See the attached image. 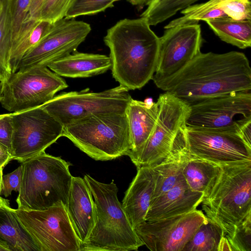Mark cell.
Masks as SVG:
<instances>
[{
  "mask_svg": "<svg viewBox=\"0 0 251 251\" xmlns=\"http://www.w3.org/2000/svg\"><path fill=\"white\" fill-rule=\"evenodd\" d=\"M188 105L232 92L251 91V68L243 52H200L181 70L154 82Z\"/></svg>",
  "mask_w": 251,
  "mask_h": 251,
  "instance_id": "6da1fadb",
  "label": "cell"
},
{
  "mask_svg": "<svg viewBox=\"0 0 251 251\" xmlns=\"http://www.w3.org/2000/svg\"><path fill=\"white\" fill-rule=\"evenodd\" d=\"M110 50L113 78L128 90L140 89L155 72L159 37L147 21L124 19L109 28L103 38Z\"/></svg>",
  "mask_w": 251,
  "mask_h": 251,
  "instance_id": "7a4b0ae2",
  "label": "cell"
},
{
  "mask_svg": "<svg viewBox=\"0 0 251 251\" xmlns=\"http://www.w3.org/2000/svg\"><path fill=\"white\" fill-rule=\"evenodd\" d=\"M84 179L94 198L96 219L89 237L81 245V251L138 250L144 244L118 200V189L114 180L104 183L88 175Z\"/></svg>",
  "mask_w": 251,
  "mask_h": 251,
  "instance_id": "3957f363",
  "label": "cell"
},
{
  "mask_svg": "<svg viewBox=\"0 0 251 251\" xmlns=\"http://www.w3.org/2000/svg\"><path fill=\"white\" fill-rule=\"evenodd\" d=\"M220 165L221 173L201 203L206 217L218 225L227 239L251 213V160Z\"/></svg>",
  "mask_w": 251,
  "mask_h": 251,
  "instance_id": "277c9868",
  "label": "cell"
},
{
  "mask_svg": "<svg viewBox=\"0 0 251 251\" xmlns=\"http://www.w3.org/2000/svg\"><path fill=\"white\" fill-rule=\"evenodd\" d=\"M21 163L18 209L43 210L54 206H67L73 178L69 162L43 151Z\"/></svg>",
  "mask_w": 251,
  "mask_h": 251,
  "instance_id": "5b68a950",
  "label": "cell"
},
{
  "mask_svg": "<svg viewBox=\"0 0 251 251\" xmlns=\"http://www.w3.org/2000/svg\"><path fill=\"white\" fill-rule=\"evenodd\" d=\"M63 136L96 160L127 155L130 150L126 112L90 114L64 126Z\"/></svg>",
  "mask_w": 251,
  "mask_h": 251,
  "instance_id": "8992f818",
  "label": "cell"
},
{
  "mask_svg": "<svg viewBox=\"0 0 251 251\" xmlns=\"http://www.w3.org/2000/svg\"><path fill=\"white\" fill-rule=\"evenodd\" d=\"M1 83L2 107L12 113L40 106L68 85L47 67L35 66L12 74Z\"/></svg>",
  "mask_w": 251,
  "mask_h": 251,
  "instance_id": "52a82bcc",
  "label": "cell"
},
{
  "mask_svg": "<svg viewBox=\"0 0 251 251\" xmlns=\"http://www.w3.org/2000/svg\"><path fill=\"white\" fill-rule=\"evenodd\" d=\"M129 91L120 85L97 92H63L41 106L64 126L90 114L125 113L132 98Z\"/></svg>",
  "mask_w": 251,
  "mask_h": 251,
  "instance_id": "ba28073f",
  "label": "cell"
},
{
  "mask_svg": "<svg viewBox=\"0 0 251 251\" xmlns=\"http://www.w3.org/2000/svg\"><path fill=\"white\" fill-rule=\"evenodd\" d=\"M251 122V91L232 92L189 105L186 127L241 130Z\"/></svg>",
  "mask_w": 251,
  "mask_h": 251,
  "instance_id": "9c48e42d",
  "label": "cell"
},
{
  "mask_svg": "<svg viewBox=\"0 0 251 251\" xmlns=\"http://www.w3.org/2000/svg\"><path fill=\"white\" fill-rule=\"evenodd\" d=\"M15 211L40 251H81V242L64 205Z\"/></svg>",
  "mask_w": 251,
  "mask_h": 251,
  "instance_id": "30bf717a",
  "label": "cell"
},
{
  "mask_svg": "<svg viewBox=\"0 0 251 251\" xmlns=\"http://www.w3.org/2000/svg\"><path fill=\"white\" fill-rule=\"evenodd\" d=\"M11 117V160L21 162L37 155L63 136L64 126L41 106Z\"/></svg>",
  "mask_w": 251,
  "mask_h": 251,
  "instance_id": "8fae6325",
  "label": "cell"
},
{
  "mask_svg": "<svg viewBox=\"0 0 251 251\" xmlns=\"http://www.w3.org/2000/svg\"><path fill=\"white\" fill-rule=\"evenodd\" d=\"M157 101L158 113L151 134L140 151L130 158L137 169L151 166L164 158L184 126L189 105L167 92L160 95Z\"/></svg>",
  "mask_w": 251,
  "mask_h": 251,
  "instance_id": "7c38bea8",
  "label": "cell"
},
{
  "mask_svg": "<svg viewBox=\"0 0 251 251\" xmlns=\"http://www.w3.org/2000/svg\"><path fill=\"white\" fill-rule=\"evenodd\" d=\"M91 30L83 21L62 19L53 23L40 42L21 59L17 71L35 66L47 67L75 51Z\"/></svg>",
  "mask_w": 251,
  "mask_h": 251,
  "instance_id": "4fadbf2b",
  "label": "cell"
},
{
  "mask_svg": "<svg viewBox=\"0 0 251 251\" xmlns=\"http://www.w3.org/2000/svg\"><path fill=\"white\" fill-rule=\"evenodd\" d=\"M242 129H197L184 126V132L191 154L220 165L251 160V146L243 138Z\"/></svg>",
  "mask_w": 251,
  "mask_h": 251,
  "instance_id": "5bb4252c",
  "label": "cell"
},
{
  "mask_svg": "<svg viewBox=\"0 0 251 251\" xmlns=\"http://www.w3.org/2000/svg\"><path fill=\"white\" fill-rule=\"evenodd\" d=\"M206 221L202 211L196 209L161 220L145 221L134 229L144 245L151 251H182Z\"/></svg>",
  "mask_w": 251,
  "mask_h": 251,
  "instance_id": "9a60e30c",
  "label": "cell"
},
{
  "mask_svg": "<svg viewBox=\"0 0 251 251\" xmlns=\"http://www.w3.org/2000/svg\"><path fill=\"white\" fill-rule=\"evenodd\" d=\"M165 29L159 38L158 60L151 79L153 82L174 75L201 52L202 40L198 23Z\"/></svg>",
  "mask_w": 251,
  "mask_h": 251,
  "instance_id": "2e32d148",
  "label": "cell"
},
{
  "mask_svg": "<svg viewBox=\"0 0 251 251\" xmlns=\"http://www.w3.org/2000/svg\"><path fill=\"white\" fill-rule=\"evenodd\" d=\"M182 16L171 21L165 29L198 24L216 18L229 17L234 20H251V0H209L192 4L180 11Z\"/></svg>",
  "mask_w": 251,
  "mask_h": 251,
  "instance_id": "e0dca14e",
  "label": "cell"
},
{
  "mask_svg": "<svg viewBox=\"0 0 251 251\" xmlns=\"http://www.w3.org/2000/svg\"><path fill=\"white\" fill-rule=\"evenodd\" d=\"M203 197V193L191 190L183 177L170 190L151 200L145 221L161 220L194 211L201 203Z\"/></svg>",
  "mask_w": 251,
  "mask_h": 251,
  "instance_id": "ac0fdd59",
  "label": "cell"
},
{
  "mask_svg": "<svg viewBox=\"0 0 251 251\" xmlns=\"http://www.w3.org/2000/svg\"><path fill=\"white\" fill-rule=\"evenodd\" d=\"M66 208L82 245L89 237L96 219L94 200L84 178L73 176Z\"/></svg>",
  "mask_w": 251,
  "mask_h": 251,
  "instance_id": "d6986e66",
  "label": "cell"
},
{
  "mask_svg": "<svg viewBox=\"0 0 251 251\" xmlns=\"http://www.w3.org/2000/svg\"><path fill=\"white\" fill-rule=\"evenodd\" d=\"M184 126L176 135L168 154L150 166L154 183L151 200L170 190L183 178L182 169L188 151Z\"/></svg>",
  "mask_w": 251,
  "mask_h": 251,
  "instance_id": "ffe728a7",
  "label": "cell"
},
{
  "mask_svg": "<svg viewBox=\"0 0 251 251\" xmlns=\"http://www.w3.org/2000/svg\"><path fill=\"white\" fill-rule=\"evenodd\" d=\"M158 113V102L151 99L144 101L131 99L126 110L130 143L127 155L130 158L138 154L149 139Z\"/></svg>",
  "mask_w": 251,
  "mask_h": 251,
  "instance_id": "44dd1931",
  "label": "cell"
},
{
  "mask_svg": "<svg viewBox=\"0 0 251 251\" xmlns=\"http://www.w3.org/2000/svg\"><path fill=\"white\" fill-rule=\"evenodd\" d=\"M137 169L136 175L125 193L123 207L132 227L145 221L154 189V179L150 167Z\"/></svg>",
  "mask_w": 251,
  "mask_h": 251,
  "instance_id": "7402d4cb",
  "label": "cell"
},
{
  "mask_svg": "<svg viewBox=\"0 0 251 251\" xmlns=\"http://www.w3.org/2000/svg\"><path fill=\"white\" fill-rule=\"evenodd\" d=\"M47 67L62 77H89L105 73L111 67L109 56L75 52L54 61Z\"/></svg>",
  "mask_w": 251,
  "mask_h": 251,
  "instance_id": "603a6c76",
  "label": "cell"
},
{
  "mask_svg": "<svg viewBox=\"0 0 251 251\" xmlns=\"http://www.w3.org/2000/svg\"><path fill=\"white\" fill-rule=\"evenodd\" d=\"M221 171L220 165L195 156L188 150L182 175L191 190L204 195Z\"/></svg>",
  "mask_w": 251,
  "mask_h": 251,
  "instance_id": "cb8c5ba5",
  "label": "cell"
},
{
  "mask_svg": "<svg viewBox=\"0 0 251 251\" xmlns=\"http://www.w3.org/2000/svg\"><path fill=\"white\" fill-rule=\"evenodd\" d=\"M0 239L10 251H40L10 207H0Z\"/></svg>",
  "mask_w": 251,
  "mask_h": 251,
  "instance_id": "d4e9b609",
  "label": "cell"
},
{
  "mask_svg": "<svg viewBox=\"0 0 251 251\" xmlns=\"http://www.w3.org/2000/svg\"><path fill=\"white\" fill-rule=\"evenodd\" d=\"M52 24L39 20L23 23L12 40L10 52L12 74L17 71L23 56L40 42Z\"/></svg>",
  "mask_w": 251,
  "mask_h": 251,
  "instance_id": "484cf974",
  "label": "cell"
},
{
  "mask_svg": "<svg viewBox=\"0 0 251 251\" xmlns=\"http://www.w3.org/2000/svg\"><path fill=\"white\" fill-rule=\"evenodd\" d=\"M206 23L222 41L244 49L251 46V20L224 17L209 20Z\"/></svg>",
  "mask_w": 251,
  "mask_h": 251,
  "instance_id": "4316f807",
  "label": "cell"
},
{
  "mask_svg": "<svg viewBox=\"0 0 251 251\" xmlns=\"http://www.w3.org/2000/svg\"><path fill=\"white\" fill-rule=\"evenodd\" d=\"M13 19L11 0H0V82L12 75L10 52L12 42Z\"/></svg>",
  "mask_w": 251,
  "mask_h": 251,
  "instance_id": "83f0119b",
  "label": "cell"
},
{
  "mask_svg": "<svg viewBox=\"0 0 251 251\" xmlns=\"http://www.w3.org/2000/svg\"><path fill=\"white\" fill-rule=\"evenodd\" d=\"M224 236L223 229L207 218V221L196 230L182 251H218Z\"/></svg>",
  "mask_w": 251,
  "mask_h": 251,
  "instance_id": "f1b7e54d",
  "label": "cell"
},
{
  "mask_svg": "<svg viewBox=\"0 0 251 251\" xmlns=\"http://www.w3.org/2000/svg\"><path fill=\"white\" fill-rule=\"evenodd\" d=\"M199 0H150L141 17L145 19L150 26L156 25Z\"/></svg>",
  "mask_w": 251,
  "mask_h": 251,
  "instance_id": "f546056e",
  "label": "cell"
},
{
  "mask_svg": "<svg viewBox=\"0 0 251 251\" xmlns=\"http://www.w3.org/2000/svg\"><path fill=\"white\" fill-rule=\"evenodd\" d=\"M120 0H75L65 18L72 19L85 15H91L104 11L113 6Z\"/></svg>",
  "mask_w": 251,
  "mask_h": 251,
  "instance_id": "4dcf8cb0",
  "label": "cell"
},
{
  "mask_svg": "<svg viewBox=\"0 0 251 251\" xmlns=\"http://www.w3.org/2000/svg\"><path fill=\"white\" fill-rule=\"evenodd\" d=\"M75 1V0H44L38 20L53 24L65 18Z\"/></svg>",
  "mask_w": 251,
  "mask_h": 251,
  "instance_id": "1f68e13d",
  "label": "cell"
},
{
  "mask_svg": "<svg viewBox=\"0 0 251 251\" xmlns=\"http://www.w3.org/2000/svg\"><path fill=\"white\" fill-rule=\"evenodd\" d=\"M227 240L232 251H251V213L236 226Z\"/></svg>",
  "mask_w": 251,
  "mask_h": 251,
  "instance_id": "d6a6232c",
  "label": "cell"
},
{
  "mask_svg": "<svg viewBox=\"0 0 251 251\" xmlns=\"http://www.w3.org/2000/svg\"><path fill=\"white\" fill-rule=\"evenodd\" d=\"M32 0H11L13 19L12 40L25 20Z\"/></svg>",
  "mask_w": 251,
  "mask_h": 251,
  "instance_id": "836d02e7",
  "label": "cell"
},
{
  "mask_svg": "<svg viewBox=\"0 0 251 251\" xmlns=\"http://www.w3.org/2000/svg\"><path fill=\"white\" fill-rule=\"evenodd\" d=\"M22 170L21 165L12 172L2 176L1 194L7 197L13 191L19 192L22 182Z\"/></svg>",
  "mask_w": 251,
  "mask_h": 251,
  "instance_id": "e575fe53",
  "label": "cell"
},
{
  "mask_svg": "<svg viewBox=\"0 0 251 251\" xmlns=\"http://www.w3.org/2000/svg\"><path fill=\"white\" fill-rule=\"evenodd\" d=\"M12 113L0 115V144L9 151L12 156V140L13 132Z\"/></svg>",
  "mask_w": 251,
  "mask_h": 251,
  "instance_id": "d590c367",
  "label": "cell"
},
{
  "mask_svg": "<svg viewBox=\"0 0 251 251\" xmlns=\"http://www.w3.org/2000/svg\"><path fill=\"white\" fill-rule=\"evenodd\" d=\"M44 0H32L27 15L24 23L38 20L41 7Z\"/></svg>",
  "mask_w": 251,
  "mask_h": 251,
  "instance_id": "8d00e7d4",
  "label": "cell"
},
{
  "mask_svg": "<svg viewBox=\"0 0 251 251\" xmlns=\"http://www.w3.org/2000/svg\"><path fill=\"white\" fill-rule=\"evenodd\" d=\"M10 160V152L7 148L0 144V168H3Z\"/></svg>",
  "mask_w": 251,
  "mask_h": 251,
  "instance_id": "74e56055",
  "label": "cell"
},
{
  "mask_svg": "<svg viewBox=\"0 0 251 251\" xmlns=\"http://www.w3.org/2000/svg\"><path fill=\"white\" fill-rule=\"evenodd\" d=\"M2 170H3V168H0V207H1V206L10 207L8 201L7 200L3 199L0 197L1 180H2V177L3 176Z\"/></svg>",
  "mask_w": 251,
  "mask_h": 251,
  "instance_id": "f35d334b",
  "label": "cell"
},
{
  "mask_svg": "<svg viewBox=\"0 0 251 251\" xmlns=\"http://www.w3.org/2000/svg\"><path fill=\"white\" fill-rule=\"evenodd\" d=\"M131 4L139 8L146 5L150 0H127Z\"/></svg>",
  "mask_w": 251,
  "mask_h": 251,
  "instance_id": "ab89813d",
  "label": "cell"
},
{
  "mask_svg": "<svg viewBox=\"0 0 251 251\" xmlns=\"http://www.w3.org/2000/svg\"><path fill=\"white\" fill-rule=\"evenodd\" d=\"M10 251V250L6 243L0 239V251Z\"/></svg>",
  "mask_w": 251,
  "mask_h": 251,
  "instance_id": "60d3db41",
  "label": "cell"
}]
</instances>
